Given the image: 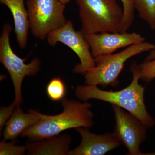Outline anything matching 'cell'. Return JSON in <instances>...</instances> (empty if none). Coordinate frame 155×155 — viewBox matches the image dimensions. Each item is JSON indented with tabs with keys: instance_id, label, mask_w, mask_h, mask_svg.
I'll list each match as a JSON object with an SVG mask.
<instances>
[{
	"instance_id": "6",
	"label": "cell",
	"mask_w": 155,
	"mask_h": 155,
	"mask_svg": "<svg viewBox=\"0 0 155 155\" xmlns=\"http://www.w3.org/2000/svg\"><path fill=\"white\" fill-rule=\"evenodd\" d=\"M29 26L34 36L45 40L67 22L66 5L60 0H27Z\"/></svg>"
},
{
	"instance_id": "8",
	"label": "cell",
	"mask_w": 155,
	"mask_h": 155,
	"mask_svg": "<svg viewBox=\"0 0 155 155\" xmlns=\"http://www.w3.org/2000/svg\"><path fill=\"white\" fill-rule=\"evenodd\" d=\"M115 119V127L113 132L127 149L129 155H155L145 153L140 151V144L147 137V128L135 116L126 112L122 108L112 105Z\"/></svg>"
},
{
	"instance_id": "3",
	"label": "cell",
	"mask_w": 155,
	"mask_h": 155,
	"mask_svg": "<svg viewBox=\"0 0 155 155\" xmlns=\"http://www.w3.org/2000/svg\"><path fill=\"white\" fill-rule=\"evenodd\" d=\"M84 34L120 32L123 8L116 0H76Z\"/></svg>"
},
{
	"instance_id": "12",
	"label": "cell",
	"mask_w": 155,
	"mask_h": 155,
	"mask_svg": "<svg viewBox=\"0 0 155 155\" xmlns=\"http://www.w3.org/2000/svg\"><path fill=\"white\" fill-rule=\"evenodd\" d=\"M0 2L8 8L14 18V31L19 47L24 49L27 44L29 26L28 11L24 0H0Z\"/></svg>"
},
{
	"instance_id": "2",
	"label": "cell",
	"mask_w": 155,
	"mask_h": 155,
	"mask_svg": "<svg viewBox=\"0 0 155 155\" xmlns=\"http://www.w3.org/2000/svg\"><path fill=\"white\" fill-rule=\"evenodd\" d=\"M62 105L64 110L58 115H45L35 111L40 118L39 121L20 135L33 139H42L58 135L71 128H89L93 125L94 115L90 110V103L64 98Z\"/></svg>"
},
{
	"instance_id": "21",
	"label": "cell",
	"mask_w": 155,
	"mask_h": 155,
	"mask_svg": "<svg viewBox=\"0 0 155 155\" xmlns=\"http://www.w3.org/2000/svg\"><path fill=\"white\" fill-rule=\"evenodd\" d=\"M60 1H61L62 3L66 5L67 3H69L71 0H60Z\"/></svg>"
},
{
	"instance_id": "10",
	"label": "cell",
	"mask_w": 155,
	"mask_h": 155,
	"mask_svg": "<svg viewBox=\"0 0 155 155\" xmlns=\"http://www.w3.org/2000/svg\"><path fill=\"white\" fill-rule=\"evenodd\" d=\"M81 137L79 146L69 151V155H104L121 145L114 133L97 134L87 127L75 128Z\"/></svg>"
},
{
	"instance_id": "5",
	"label": "cell",
	"mask_w": 155,
	"mask_h": 155,
	"mask_svg": "<svg viewBox=\"0 0 155 155\" xmlns=\"http://www.w3.org/2000/svg\"><path fill=\"white\" fill-rule=\"evenodd\" d=\"M12 25L6 23L3 26L0 38V61L8 70L15 92L14 102L17 106L22 102V85L25 76H34L40 69V61L34 58L29 64L25 63L26 58L22 59L13 51L10 45V35Z\"/></svg>"
},
{
	"instance_id": "14",
	"label": "cell",
	"mask_w": 155,
	"mask_h": 155,
	"mask_svg": "<svg viewBox=\"0 0 155 155\" xmlns=\"http://www.w3.org/2000/svg\"><path fill=\"white\" fill-rule=\"evenodd\" d=\"M134 4L139 17L155 30V0H134Z\"/></svg>"
},
{
	"instance_id": "18",
	"label": "cell",
	"mask_w": 155,
	"mask_h": 155,
	"mask_svg": "<svg viewBox=\"0 0 155 155\" xmlns=\"http://www.w3.org/2000/svg\"><path fill=\"white\" fill-rule=\"evenodd\" d=\"M26 151L25 146L16 145L13 142H6V140L0 143V155H20L24 154Z\"/></svg>"
},
{
	"instance_id": "7",
	"label": "cell",
	"mask_w": 155,
	"mask_h": 155,
	"mask_svg": "<svg viewBox=\"0 0 155 155\" xmlns=\"http://www.w3.org/2000/svg\"><path fill=\"white\" fill-rule=\"evenodd\" d=\"M46 38L51 46H55L58 43H61L77 54L80 63L74 67V73L85 74L95 66L94 58L84 34L81 30H75L72 21H67L61 28L50 32Z\"/></svg>"
},
{
	"instance_id": "1",
	"label": "cell",
	"mask_w": 155,
	"mask_h": 155,
	"mask_svg": "<svg viewBox=\"0 0 155 155\" xmlns=\"http://www.w3.org/2000/svg\"><path fill=\"white\" fill-rule=\"evenodd\" d=\"M132 74L131 83L125 88L119 91L103 90L96 85H79L76 87V97L82 101L100 100L126 110L136 116L149 128L155 125V119L147 110L144 101L145 87L139 83L141 78L139 65L133 62L130 67Z\"/></svg>"
},
{
	"instance_id": "16",
	"label": "cell",
	"mask_w": 155,
	"mask_h": 155,
	"mask_svg": "<svg viewBox=\"0 0 155 155\" xmlns=\"http://www.w3.org/2000/svg\"><path fill=\"white\" fill-rule=\"evenodd\" d=\"M123 5V15L120 32H127L134 19V0H119Z\"/></svg>"
},
{
	"instance_id": "13",
	"label": "cell",
	"mask_w": 155,
	"mask_h": 155,
	"mask_svg": "<svg viewBox=\"0 0 155 155\" xmlns=\"http://www.w3.org/2000/svg\"><path fill=\"white\" fill-rule=\"evenodd\" d=\"M40 119L35 111L29 110V113L26 114L20 106H17L5 125L4 140H14L26 129L36 124Z\"/></svg>"
},
{
	"instance_id": "4",
	"label": "cell",
	"mask_w": 155,
	"mask_h": 155,
	"mask_svg": "<svg viewBox=\"0 0 155 155\" xmlns=\"http://www.w3.org/2000/svg\"><path fill=\"white\" fill-rule=\"evenodd\" d=\"M155 49L153 44L144 41L129 46L120 52L96 57L95 66L85 74V83L87 85L116 87L119 84L118 78L128 59Z\"/></svg>"
},
{
	"instance_id": "15",
	"label": "cell",
	"mask_w": 155,
	"mask_h": 155,
	"mask_svg": "<svg viewBox=\"0 0 155 155\" xmlns=\"http://www.w3.org/2000/svg\"><path fill=\"white\" fill-rule=\"evenodd\" d=\"M46 93L50 100L57 102L64 100L67 94V87L60 78H54L46 87Z\"/></svg>"
},
{
	"instance_id": "17",
	"label": "cell",
	"mask_w": 155,
	"mask_h": 155,
	"mask_svg": "<svg viewBox=\"0 0 155 155\" xmlns=\"http://www.w3.org/2000/svg\"><path fill=\"white\" fill-rule=\"evenodd\" d=\"M140 79L146 82H149L155 78V60L144 61L139 65Z\"/></svg>"
},
{
	"instance_id": "9",
	"label": "cell",
	"mask_w": 155,
	"mask_h": 155,
	"mask_svg": "<svg viewBox=\"0 0 155 155\" xmlns=\"http://www.w3.org/2000/svg\"><path fill=\"white\" fill-rule=\"evenodd\" d=\"M94 58L114 54L117 50L127 48L145 40L141 34L134 32H103L84 34Z\"/></svg>"
},
{
	"instance_id": "20",
	"label": "cell",
	"mask_w": 155,
	"mask_h": 155,
	"mask_svg": "<svg viewBox=\"0 0 155 155\" xmlns=\"http://www.w3.org/2000/svg\"><path fill=\"white\" fill-rule=\"evenodd\" d=\"M154 60H155V49L150 51V53L147 56L144 61H150Z\"/></svg>"
},
{
	"instance_id": "19",
	"label": "cell",
	"mask_w": 155,
	"mask_h": 155,
	"mask_svg": "<svg viewBox=\"0 0 155 155\" xmlns=\"http://www.w3.org/2000/svg\"><path fill=\"white\" fill-rule=\"evenodd\" d=\"M14 102L8 107H3L0 110V130L1 132L5 127L8 120L13 115L17 107Z\"/></svg>"
},
{
	"instance_id": "11",
	"label": "cell",
	"mask_w": 155,
	"mask_h": 155,
	"mask_svg": "<svg viewBox=\"0 0 155 155\" xmlns=\"http://www.w3.org/2000/svg\"><path fill=\"white\" fill-rule=\"evenodd\" d=\"M72 139L67 134L38 139L25 145L28 155H69Z\"/></svg>"
}]
</instances>
